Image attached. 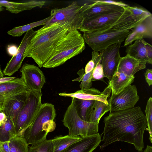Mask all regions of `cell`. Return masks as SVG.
I'll return each mask as SVG.
<instances>
[{"instance_id":"5","label":"cell","mask_w":152,"mask_h":152,"mask_svg":"<svg viewBox=\"0 0 152 152\" xmlns=\"http://www.w3.org/2000/svg\"><path fill=\"white\" fill-rule=\"evenodd\" d=\"M68 107L62 121L64 125L68 129L69 135L82 137L99 134V124L86 121L81 119L76 111L74 98Z\"/></svg>"},{"instance_id":"20","label":"cell","mask_w":152,"mask_h":152,"mask_svg":"<svg viewBox=\"0 0 152 152\" xmlns=\"http://www.w3.org/2000/svg\"><path fill=\"white\" fill-rule=\"evenodd\" d=\"M102 134L82 137L81 139L62 152H92L101 141Z\"/></svg>"},{"instance_id":"31","label":"cell","mask_w":152,"mask_h":152,"mask_svg":"<svg viewBox=\"0 0 152 152\" xmlns=\"http://www.w3.org/2000/svg\"><path fill=\"white\" fill-rule=\"evenodd\" d=\"M94 70L86 74L84 69L83 68H82L77 73L79 77L74 79L72 81H81L80 87L81 89H86L90 88L92 84L91 78Z\"/></svg>"},{"instance_id":"33","label":"cell","mask_w":152,"mask_h":152,"mask_svg":"<svg viewBox=\"0 0 152 152\" xmlns=\"http://www.w3.org/2000/svg\"><path fill=\"white\" fill-rule=\"evenodd\" d=\"M147 123V130L149 133V140L152 143V98L150 97L147 101L145 110Z\"/></svg>"},{"instance_id":"9","label":"cell","mask_w":152,"mask_h":152,"mask_svg":"<svg viewBox=\"0 0 152 152\" xmlns=\"http://www.w3.org/2000/svg\"><path fill=\"white\" fill-rule=\"evenodd\" d=\"M124 8L123 13L112 28L114 30H129L140 23L146 18L152 15L150 12L141 7L129 5Z\"/></svg>"},{"instance_id":"39","label":"cell","mask_w":152,"mask_h":152,"mask_svg":"<svg viewBox=\"0 0 152 152\" xmlns=\"http://www.w3.org/2000/svg\"><path fill=\"white\" fill-rule=\"evenodd\" d=\"M7 117L3 112H0V125L4 124L7 121Z\"/></svg>"},{"instance_id":"6","label":"cell","mask_w":152,"mask_h":152,"mask_svg":"<svg viewBox=\"0 0 152 152\" xmlns=\"http://www.w3.org/2000/svg\"><path fill=\"white\" fill-rule=\"evenodd\" d=\"M81 6L77 1H73L67 7L54 9L50 12V18L43 27L49 26L54 23L64 25L71 29L78 30L81 26L83 19L81 13Z\"/></svg>"},{"instance_id":"17","label":"cell","mask_w":152,"mask_h":152,"mask_svg":"<svg viewBox=\"0 0 152 152\" xmlns=\"http://www.w3.org/2000/svg\"><path fill=\"white\" fill-rule=\"evenodd\" d=\"M111 89L109 85L102 92L94 88L86 89H81L73 93H60L59 96L64 97H70L85 100H98L108 104L107 99L110 97Z\"/></svg>"},{"instance_id":"23","label":"cell","mask_w":152,"mask_h":152,"mask_svg":"<svg viewBox=\"0 0 152 152\" xmlns=\"http://www.w3.org/2000/svg\"><path fill=\"white\" fill-rule=\"evenodd\" d=\"M134 76L128 75L123 72L116 71L109 82L112 93L117 95L134 81Z\"/></svg>"},{"instance_id":"11","label":"cell","mask_w":152,"mask_h":152,"mask_svg":"<svg viewBox=\"0 0 152 152\" xmlns=\"http://www.w3.org/2000/svg\"><path fill=\"white\" fill-rule=\"evenodd\" d=\"M139 97L134 85H130L117 95L112 93L107 99L110 113L127 110L134 107Z\"/></svg>"},{"instance_id":"35","label":"cell","mask_w":152,"mask_h":152,"mask_svg":"<svg viewBox=\"0 0 152 152\" xmlns=\"http://www.w3.org/2000/svg\"><path fill=\"white\" fill-rule=\"evenodd\" d=\"M99 62H101V61H93L92 60L90 61L86 66L84 69L85 73L86 74L93 70L96 65Z\"/></svg>"},{"instance_id":"26","label":"cell","mask_w":152,"mask_h":152,"mask_svg":"<svg viewBox=\"0 0 152 152\" xmlns=\"http://www.w3.org/2000/svg\"><path fill=\"white\" fill-rule=\"evenodd\" d=\"M77 114L82 120L88 122L95 100H85L74 98Z\"/></svg>"},{"instance_id":"29","label":"cell","mask_w":152,"mask_h":152,"mask_svg":"<svg viewBox=\"0 0 152 152\" xmlns=\"http://www.w3.org/2000/svg\"><path fill=\"white\" fill-rule=\"evenodd\" d=\"M16 136L15 125L11 120L7 117L6 122L0 125V141H8Z\"/></svg>"},{"instance_id":"30","label":"cell","mask_w":152,"mask_h":152,"mask_svg":"<svg viewBox=\"0 0 152 152\" xmlns=\"http://www.w3.org/2000/svg\"><path fill=\"white\" fill-rule=\"evenodd\" d=\"M50 16L44 19L25 25L16 27L9 31L7 34L13 37H18L24 33L36 27L45 25V23L50 18Z\"/></svg>"},{"instance_id":"41","label":"cell","mask_w":152,"mask_h":152,"mask_svg":"<svg viewBox=\"0 0 152 152\" xmlns=\"http://www.w3.org/2000/svg\"><path fill=\"white\" fill-rule=\"evenodd\" d=\"M143 152H152V147L149 145H147Z\"/></svg>"},{"instance_id":"15","label":"cell","mask_w":152,"mask_h":152,"mask_svg":"<svg viewBox=\"0 0 152 152\" xmlns=\"http://www.w3.org/2000/svg\"><path fill=\"white\" fill-rule=\"evenodd\" d=\"M36 34V31L33 29L26 33L18 47L17 53L12 56L3 71L4 75L11 76L20 68L24 59V55L25 50Z\"/></svg>"},{"instance_id":"19","label":"cell","mask_w":152,"mask_h":152,"mask_svg":"<svg viewBox=\"0 0 152 152\" xmlns=\"http://www.w3.org/2000/svg\"><path fill=\"white\" fill-rule=\"evenodd\" d=\"M126 37L124 46H127L135 40L144 38H152V15L131 29Z\"/></svg>"},{"instance_id":"1","label":"cell","mask_w":152,"mask_h":152,"mask_svg":"<svg viewBox=\"0 0 152 152\" xmlns=\"http://www.w3.org/2000/svg\"><path fill=\"white\" fill-rule=\"evenodd\" d=\"M104 124L101 150L117 141L134 145L138 152L144 147L143 135L147 126L145 116L138 106L110 112L104 118Z\"/></svg>"},{"instance_id":"40","label":"cell","mask_w":152,"mask_h":152,"mask_svg":"<svg viewBox=\"0 0 152 152\" xmlns=\"http://www.w3.org/2000/svg\"><path fill=\"white\" fill-rule=\"evenodd\" d=\"M5 99V96L0 94V112L3 111V104Z\"/></svg>"},{"instance_id":"34","label":"cell","mask_w":152,"mask_h":152,"mask_svg":"<svg viewBox=\"0 0 152 152\" xmlns=\"http://www.w3.org/2000/svg\"><path fill=\"white\" fill-rule=\"evenodd\" d=\"M104 77L102 66L101 62H99L96 65L93 71L91 81L101 80L105 82L104 80Z\"/></svg>"},{"instance_id":"18","label":"cell","mask_w":152,"mask_h":152,"mask_svg":"<svg viewBox=\"0 0 152 152\" xmlns=\"http://www.w3.org/2000/svg\"><path fill=\"white\" fill-rule=\"evenodd\" d=\"M126 52L127 54L135 59L152 64V46L144 39L137 40L127 46Z\"/></svg>"},{"instance_id":"4","label":"cell","mask_w":152,"mask_h":152,"mask_svg":"<svg viewBox=\"0 0 152 152\" xmlns=\"http://www.w3.org/2000/svg\"><path fill=\"white\" fill-rule=\"evenodd\" d=\"M85 48L84 38L76 29L70 31L58 43L43 67L53 68L81 53Z\"/></svg>"},{"instance_id":"43","label":"cell","mask_w":152,"mask_h":152,"mask_svg":"<svg viewBox=\"0 0 152 152\" xmlns=\"http://www.w3.org/2000/svg\"><path fill=\"white\" fill-rule=\"evenodd\" d=\"M4 9V8L3 7L0 6V13L1 11H3Z\"/></svg>"},{"instance_id":"32","label":"cell","mask_w":152,"mask_h":152,"mask_svg":"<svg viewBox=\"0 0 152 152\" xmlns=\"http://www.w3.org/2000/svg\"><path fill=\"white\" fill-rule=\"evenodd\" d=\"M53 145L51 139H46L42 142L34 145H31L28 149V152H53Z\"/></svg>"},{"instance_id":"24","label":"cell","mask_w":152,"mask_h":152,"mask_svg":"<svg viewBox=\"0 0 152 152\" xmlns=\"http://www.w3.org/2000/svg\"><path fill=\"white\" fill-rule=\"evenodd\" d=\"M29 90L21 78L13 77L0 83V94L5 97Z\"/></svg>"},{"instance_id":"21","label":"cell","mask_w":152,"mask_h":152,"mask_svg":"<svg viewBox=\"0 0 152 152\" xmlns=\"http://www.w3.org/2000/svg\"><path fill=\"white\" fill-rule=\"evenodd\" d=\"M146 64L144 61L135 59L127 54L121 57L116 71L129 75L134 76L137 72L145 69Z\"/></svg>"},{"instance_id":"36","label":"cell","mask_w":152,"mask_h":152,"mask_svg":"<svg viewBox=\"0 0 152 152\" xmlns=\"http://www.w3.org/2000/svg\"><path fill=\"white\" fill-rule=\"evenodd\" d=\"M145 76L146 81L150 87L152 85V69H147L145 73Z\"/></svg>"},{"instance_id":"14","label":"cell","mask_w":152,"mask_h":152,"mask_svg":"<svg viewBox=\"0 0 152 152\" xmlns=\"http://www.w3.org/2000/svg\"><path fill=\"white\" fill-rule=\"evenodd\" d=\"M81 6V13L83 21L124 9L123 7L112 4L91 1Z\"/></svg>"},{"instance_id":"3","label":"cell","mask_w":152,"mask_h":152,"mask_svg":"<svg viewBox=\"0 0 152 152\" xmlns=\"http://www.w3.org/2000/svg\"><path fill=\"white\" fill-rule=\"evenodd\" d=\"M56 115L54 106L48 103L42 104L32 123L23 136L28 144L34 145L46 139L48 134L56 126L54 121Z\"/></svg>"},{"instance_id":"7","label":"cell","mask_w":152,"mask_h":152,"mask_svg":"<svg viewBox=\"0 0 152 152\" xmlns=\"http://www.w3.org/2000/svg\"><path fill=\"white\" fill-rule=\"evenodd\" d=\"M42 94L29 90L26 102L17 117L15 128L17 136L23 137L42 104Z\"/></svg>"},{"instance_id":"2","label":"cell","mask_w":152,"mask_h":152,"mask_svg":"<svg viewBox=\"0 0 152 152\" xmlns=\"http://www.w3.org/2000/svg\"><path fill=\"white\" fill-rule=\"evenodd\" d=\"M55 23L36 31L25 52L24 58H32L40 68L50 58L58 43L71 30Z\"/></svg>"},{"instance_id":"37","label":"cell","mask_w":152,"mask_h":152,"mask_svg":"<svg viewBox=\"0 0 152 152\" xmlns=\"http://www.w3.org/2000/svg\"><path fill=\"white\" fill-rule=\"evenodd\" d=\"M97 1L105 3H107L117 5L118 6H121L122 7H127L129 5L128 4H125L122 1H115L111 0H96Z\"/></svg>"},{"instance_id":"42","label":"cell","mask_w":152,"mask_h":152,"mask_svg":"<svg viewBox=\"0 0 152 152\" xmlns=\"http://www.w3.org/2000/svg\"><path fill=\"white\" fill-rule=\"evenodd\" d=\"M4 75L3 73V72L1 69L0 65V78H2L4 76Z\"/></svg>"},{"instance_id":"10","label":"cell","mask_w":152,"mask_h":152,"mask_svg":"<svg viewBox=\"0 0 152 152\" xmlns=\"http://www.w3.org/2000/svg\"><path fill=\"white\" fill-rule=\"evenodd\" d=\"M124 10L84 20L78 30L83 32L97 34L112 28L122 15Z\"/></svg>"},{"instance_id":"27","label":"cell","mask_w":152,"mask_h":152,"mask_svg":"<svg viewBox=\"0 0 152 152\" xmlns=\"http://www.w3.org/2000/svg\"><path fill=\"white\" fill-rule=\"evenodd\" d=\"M81 137L69 135H60L51 139L53 145V152H62L72 145L80 140Z\"/></svg>"},{"instance_id":"16","label":"cell","mask_w":152,"mask_h":152,"mask_svg":"<svg viewBox=\"0 0 152 152\" xmlns=\"http://www.w3.org/2000/svg\"><path fill=\"white\" fill-rule=\"evenodd\" d=\"M29 91L5 97L3 112L15 126L18 116L26 102Z\"/></svg>"},{"instance_id":"28","label":"cell","mask_w":152,"mask_h":152,"mask_svg":"<svg viewBox=\"0 0 152 152\" xmlns=\"http://www.w3.org/2000/svg\"><path fill=\"white\" fill-rule=\"evenodd\" d=\"M108 104L102 102L95 100L93 110L91 114L88 122L99 124L102 116L107 112L110 111Z\"/></svg>"},{"instance_id":"8","label":"cell","mask_w":152,"mask_h":152,"mask_svg":"<svg viewBox=\"0 0 152 152\" xmlns=\"http://www.w3.org/2000/svg\"><path fill=\"white\" fill-rule=\"evenodd\" d=\"M130 32L129 30L117 31L112 28L97 34L83 32L85 42L93 51L101 52L112 45L121 44Z\"/></svg>"},{"instance_id":"25","label":"cell","mask_w":152,"mask_h":152,"mask_svg":"<svg viewBox=\"0 0 152 152\" xmlns=\"http://www.w3.org/2000/svg\"><path fill=\"white\" fill-rule=\"evenodd\" d=\"M28 145L23 137L16 136L10 141H0V152H28Z\"/></svg>"},{"instance_id":"12","label":"cell","mask_w":152,"mask_h":152,"mask_svg":"<svg viewBox=\"0 0 152 152\" xmlns=\"http://www.w3.org/2000/svg\"><path fill=\"white\" fill-rule=\"evenodd\" d=\"M21 78L30 91L41 93L42 87L46 82L42 72L34 64H24L20 70Z\"/></svg>"},{"instance_id":"13","label":"cell","mask_w":152,"mask_h":152,"mask_svg":"<svg viewBox=\"0 0 152 152\" xmlns=\"http://www.w3.org/2000/svg\"><path fill=\"white\" fill-rule=\"evenodd\" d=\"M121 44L118 43L111 45L101 52V64L105 77L110 81L117 70L121 57L120 49Z\"/></svg>"},{"instance_id":"22","label":"cell","mask_w":152,"mask_h":152,"mask_svg":"<svg viewBox=\"0 0 152 152\" xmlns=\"http://www.w3.org/2000/svg\"><path fill=\"white\" fill-rule=\"evenodd\" d=\"M46 2L45 1L37 0H30L23 2L0 0V6L5 7L6 10L11 13L16 14L36 7L42 8Z\"/></svg>"},{"instance_id":"38","label":"cell","mask_w":152,"mask_h":152,"mask_svg":"<svg viewBox=\"0 0 152 152\" xmlns=\"http://www.w3.org/2000/svg\"><path fill=\"white\" fill-rule=\"evenodd\" d=\"M18 48L15 45H10L7 48V52L10 56H13L17 53Z\"/></svg>"}]
</instances>
